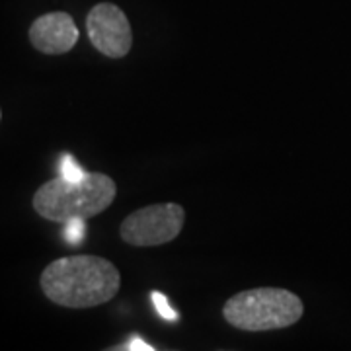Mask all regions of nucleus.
<instances>
[{
  "label": "nucleus",
  "mask_w": 351,
  "mask_h": 351,
  "mask_svg": "<svg viewBox=\"0 0 351 351\" xmlns=\"http://www.w3.org/2000/svg\"><path fill=\"white\" fill-rule=\"evenodd\" d=\"M41 291L51 302L64 308H92L112 301L121 276L112 262L100 256L78 254L51 262L41 274Z\"/></svg>",
  "instance_id": "obj_1"
},
{
  "label": "nucleus",
  "mask_w": 351,
  "mask_h": 351,
  "mask_svg": "<svg viewBox=\"0 0 351 351\" xmlns=\"http://www.w3.org/2000/svg\"><path fill=\"white\" fill-rule=\"evenodd\" d=\"M117 195V186L110 176L88 172L82 180H64L63 176L43 184L34 195V209L39 217L64 223L71 219H90L106 211Z\"/></svg>",
  "instance_id": "obj_2"
},
{
  "label": "nucleus",
  "mask_w": 351,
  "mask_h": 351,
  "mask_svg": "<svg viewBox=\"0 0 351 351\" xmlns=\"http://www.w3.org/2000/svg\"><path fill=\"white\" fill-rule=\"evenodd\" d=\"M302 301L287 289L260 287L237 293L225 302L223 316L230 326L246 332H267L297 324Z\"/></svg>",
  "instance_id": "obj_3"
},
{
  "label": "nucleus",
  "mask_w": 351,
  "mask_h": 351,
  "mask_svg": "<svg viewBox=\"0 0 351 351\" xmlns=\"http://www.w3.org/2000/svg\"><path fill=\"white\" fill-rule=\"evenodd\" d=\"M186 223V209L178 203H156L131 213L121 223L119 234L137 248L160 246L174 240Z\"/></svg>",
  "instance_id": "obj_4"
},
{
  "label": "nucleus",
  "mask_w": 351,
  "mask_h": 351,
  "mask_svg": "<svg viewBox=\"0 0 351 351\" xmlns=\"http://www.w3.org/2000/svg\"><path fill=\"white\" fill-rule=\"evenodd\" d=\"M86 29L92 45L110 59H121L131 51V24L125 12L112 2H100L90 10Z\"/></svg>",
  "instance_id": "obj_5"
},
{
  "label": "nucleus",
  "mask_w": 351,
  "mask_h": 351,
  "mask_svg": "<svg viewBox=\"0 0 351 351\" xmlns=\"http://www.w3.org/2000/svg\"><path fill=\"white\" fill-rule=\"evenodd\" d=\"M29 41L45 55H63L76 45L78 27L71 14H43L29 27Z\"/></svg>",
  "instance_id": "obj_6"
},
{
  "label": "nucleus",
  "mask_w": 351,
  "mask_h": 351,
  "mask_svg": "<svg viewBox=\"0 0 351 351\" xmlns=\"http://www.w3.org/2000/svg\"><path fill=\"white\" fill-rule=\"evenodd\" d=\"M63 225L64 240L73 246H78L84 240V232H86L84 219H71V221H64Z\"/></svg>",
  "instance_id": "obj_7"
},
{
  "label": "nucleus",
  "mask_w": 351,
  "mask_h": 351,
  "mask_svg": "<svg viewBox=\"0 0 351 351\" xmlns=\"http://www.w3.org/2000/svg\"><path fill=\"white\" fill-rule=\"evenodd\" d=\"M59 170H61V176H63L64 180H82L88 172L82 170V166L76 162L75 156L73 154H63V158H61V164H59Z\"/></svg>",
  "instance_id": "obj_8"
},
{
  "label": "nucleus",
  "mask_w": 351,
  "mask_h": 351,
  "mask_svg": "<svg viewBox=\"0 0 351 351\" xmlns=\"http://www.w3.org/2000/svg\"><path fill=\"white\" fill-rule=\"evenodd\" d=\"M151 297H152V302H154L156 313L160 314L164 320H168V322H176V320H178V313H176L170 304H168V299L164 297L162 293H152Z\"/></svg>",
  "instance_id": "obj_9"
},
{
  "label": "nucleus",
  "mask_w": 351,
  "mask_h": 351,
  "mask_svg": "<svg viewBox=\"0 0 351 351\" xmlns=\"http://www.w3.org/2000/svg\"><path fill=\"white\" fill-rule=\"evenodd\" d=\"M127 350H131V351H138V350H145V351H152L154 348L152 346H149V343H145L143 339H138V338H133V341L127 346Z\"/></svg>",
  "instance_id": "obj_10"
},
{
  "label": "nucleus",
  "mask_w": 351,
  "mask_h": 351,
  "mask_svg": "<svg viewBox=\"0 0 351 351\" xmlns=\"http://www.w3.org/2000/svg\"><path fill=\"white\" fill-rule=\"evenodd\" d=\"M0 119H2V112H0Z\"/></svg>",
  "instance_id": "obj_11"
}]
</instances>
